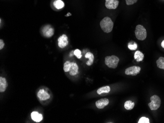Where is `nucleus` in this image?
<instances>
[{"label": "nucleus", "mask_w": 164, "mask_h": 123, "mask_svg": "<svg viewBox=\"0 0 164 123\" xmlns=\"http://www.w3.org/2000/svg\"><path fill=\"white\" fill-rule=\"evenodd\" d=\"M150 119L145 117H142L139 119L138 123H150Z\"/></svg>", "instance_id": "obj_22"}, {"label": "nucleus", "mask_w": 164, "mask_h": 123, "mask_svg": "<svg viewBox=\"0 0 164 123\" xmlns=\"http://www.w3.org/2000/svg\"><path fill=\"white\" fill-rule=\"evenodd\" d=\"M58 46L60 48H65L68 44V37L66 35H63L58 39Z\"/></svg>", "instance_id": "obj_7"}, {"label": "nucleus", "mask_w": 164, "mask_h": 123, "mask_svg": "<svg viewBox=\"0 0 164 123\" xmlns=\"http://www.w3.org/2000/svg\"><path fill=\"white\" fill-rule=\"evenodd\" d=\"M144 58V55L142 53L139 51H137L134 54V58L136 60L137 62H140L143 60Z\"/></svg>", "instance_id": "obj_15"}, {"label": "nucleus", "mask_w": 164, "mask_h": 123, "mask_svg": "<svg viewBox=\"0 0 164 123\" xmlns=\"http://www.w3.org/2000/svg\"><path fill=\"white\" fill-rule=\"evenodd\" d=\"M157 67L160 69L164 70V58L160 57L156 61Z\"/></svg>", "instance_id": "obj_19"}, {"label": "nucleus", "mask_w": 164, "mask_h": 123, "mask_svg": "<svg viewBox=\"0 0 164 123\" xmlns=\"http://www.w3.org/2000/svg\"><path fill=\"white\" fill-rule=\"evenodd\" d=\"M128 48L129 49L131 50H136L137 49V44L136 43L134 42L133 44H131V43H129L128 45Z\"/></svg>", "instance_id": "obj_23"}, {"label": "nucleus", "mask_w": 164, "mask_h": 123, "mask_svg": "<svg viewBox=\"0 0 164 123\" xmlns=\"http://www.w3.org/2000/svg\"><path fill=\"white\" fill-rule=\"evenodd\" d=\"M141 70L140 67L133 66L130 67L125 70V74L126 75L136 76L139 74Z\"/></svg>", "instance_id": "obj_6"}, {"label": "nucleus", "mask_w": 164, "mask_h": 123, "mask_svg": "<svg viewBox=\"0 0 164 123\" xmlns=\"http://www.w3.org/2000/svg\"><path fill=\"white\" fill-rule=\"evenodd\" d=\"M125 1H126L127 5L130 6V5H132V4L136 3L138 1V0H125Z\"/></svg>", "instance_id": "obj_24"}, {"label": "nucleus", "mask_w": 164, "mask_h": 123, "mask_svg": "<svg viewBox=\"0 0 164 123\" xmlns=\"http://www.w3.org/2000/svg\"><path fill=\"white\" fill-rule=\"evenodd\" d=\"M71 62L69 61H66L64 63V70L65 72H69L70 68H71Z\"/></svg>", "instance_id": "obj_20"}, {"label": "nucleus", "mask_w": 164, "mask_h": 123, "mask_svg": "<svg viewBox=\"0 0 164 123\" xmlns=\"http://www.w3.org/2000/svg\"><path fill=\"white\" fill-rule=\"evenodd\" d=\"M71 13H70V12H68V13H67V14L66 15V17H68V16H71Z\"/></svg>", "instance_id": "obj_27"}, {"label": "nucleus", "mask_w": 164, "mask_h": 123, "mask_svg": "<svg viewBox=\"0 0 164 123\" xmlns=\"http://www.w3.org/2000/svg\"><path fill=\"white\" fill-rule=\"evenodd\" d=\"M109 104V101L108 99H101L96 101L95 105L97 108L98 109H103L105 106H108Z\"/></svg>", "instance_id": "obj_10"}, {"label": "nucleus", "mask_w": 164, "mask_h": 123, "mask_svg": "<svg viewBox=\"0 0 164 123\" xmlns=\"http://www.w3.org/2000/svg\"><path fill=\"white\" fill-rule=\"evenodd\" d=\"M135 106V103L131 101H127L124 103V108L126 110H132Z\"/></svg>", "instance_id": "obj_17"}, {"label": "nucleus", "mask_w": 164, "mask_h": 123, "mask_svg": "<svg viewBox=\"0 0 164 123\" xmlns=\"http://www.w3.org/2000/svg\"><path fill=\"white\" fill-rule=\"evenodd\" d=\"M110 90V87L109 86H105L99 88L97 91V93L98 95H101L103 93H109Z\"/></svg>", "instance_id": "obj_16"}, {"label": "nucleus", "mask_w": 164, "mask_h": 123, "mask_svg": "<svg viewBox=\"0 0 164 123\" xmlns=\"http://www.w3.org/2000/svg\"><path fill=\"white\" fill-rule=\"evenodd\" d=\"M7 86L8 84L6 78L0 77V92H4L7 88Z\"/></svg>", "instance_id": "obj_13"}, {"label": "nucleus", "mask_w": 164, "mask_h": 123, "mask_svg": "<svg viewBox=\"0 0 164 123\" xmlns=\"http://www.w3.org/2000/svg\"><path fill=\"white\" fill-rule=\"evenodd\" d=\"M4 43L2 39H0V50H2L4 47Z\"/></svg>", "instance_id": "obj_25"}, {"label": "nucleus", "mask_w": 164, "mask_h": 123, "mask_svg": "<svg viewBox=\"0 0 164 123\" xmlns=\"http://www.w3.org/2000/svg\"><path fill=\"white\" fill-rule=\"evenodd\" d=\"M42 32L45 37L50 38L54 35V29L51 25H46L42 29Z\"/></svg>", "instance_id": "obj_5"}, {"label": "nucleus", "mask_w": 164, "mask_h": 123, "mask_svg": "<svg viewBox=\"0 0 164 123\" xmlns=\"http://www.w3.org/2000/svg\"><path fill=\"white\" fill-rule=\"evenodd\" d=\"M151 102L148 104V106L151 110H156L161 106V99L158 96L153 95L150 98Z\"/></svg>", "instance_id": "obj_4"}, {"label": "nucleus", "mask_w": 164, "mask_h": 123, "mask_svg": "<svg viewBox=\"0 0 164 123\" xmlns=\"http://www.w3.org/2000/svg\"><path fill=\"white\" fill-rule=\"evenodd\" d=\"M74 55L77 57V58L80 59L81 58L82 55L81 51L80 50L76 49L74 51Z\"/></svg>", "instance_id": "obj_21"}, {"label": "nucleus", "mask_w": 164, "mask_h": 123, "mask_svg": "<svg viewBox=\"0 0 164 123\" xmlns=\"http://www.w3.org/2000/svg\"><path fill=\"white\" fill-rule=\"evenodd\" d=\"M135 33L137 38L139 40H144L147 38V31L142 25H138L137 26Z\"/></svg>", "instance_id": "obj_3"}, {"label": "nucleus", "mask_w": 164, "mask_h": 123, "mask_svg": "<svg viewBox=\"0 0 164 123\" xmlns=\"http://www.w3.org/2000/svg\"><path fill=\"white\" fill-rule=\"evenodd\" d=\"M38 98L41 101H44L48 100L50 98V95L44 89H40L38 92Z\"/></svg>", "instance_id": "obj_9"}, {"label": "nucleus", "mask_w": 164, "mask_h": 123, "mask_svg": "<svg viewBox=\"0 0 164 123\" xmlns=\"http://www.w3.org/2000/svg\"><path fill=\"white\" fill-rule=\"evenodd\" d=\"M31 118L33 121L40 122L43 119V116L41 114H40L38 112L33 111L31 113Z\"/></svg>", "instance_id": "obj_12"}, {"label": "nucleus", "mask_w": 164, "mask_h": 123, "mask_svg": "<svg viewBox=\"0 0 164 123\" xmlns=\"http://www.w3.org/2000/svg\"><path fill=\"white\" fill-rule=\"evenodd\" d=\"M161 46L163 48H164V40H163L162 42Z\"/></svg>", "instance_id": "obj_26"}, {"label": "nucleus", "mask_w": 164, "mask_h": 123, "mask_svg": "<svg viewBox=\"0 0 164 123\" xmlns=\"http://www.w3.org/2000/svg\"><path fill=\"white\" fill-rule=\"evenodd\" d=\"M79 67L75 62H71V68L69 72L70 75L74 76L78 73Z\"/></svg>", "instance_id": "obj_11"}, {"label": "nucleus", "mask_w": 164, "mask_h": 123, "mask_svg": "<svg viewBox=\"0 0 164 123\" xmlns=\"http://www.w3.org/2000/svg\"><path fill=\"white\" fill-rule=\"evenodd\" d=\"M119 59L116 55L107 56L105 58V63L109 68L115 69L118 66Z\"/></svg>", "instance_id": "obj_2"}, {"label": "nucleus", "mask_w": 164, "mask_h": 123, "mask_svg": "<svg viewBox=\"0 0 164 123\" xmlns=\"http://www.w3.org/2000/svg\"><path fill=\"white\" fill-rule=\"evenodd\" d=\"M54 6L56 8L58 9H63L64 6V4L61 0H57L54 3Z\"/></svg>", "instance_id": "obj_18"}, {"label": "nucleus", "mask_w": 164, "mask_h": 123, "mask_svg": "<svg viewBox=\"0 0 164 123\" xmlns=\"http://www.w3.org/2000/svg\"><path fill=\"white\" fill-rule=\"evenodd\" d=\"M85 58L89 59V60L86 62V64L88 66H91L93 63L94 58H95L93 54H92V53L87 52L85 55Z\"/></svg>", "instance_id": "obj_14"}, {"label": "nucleus", "mask_w": 164, "mask_h": 123, "mask_svg": "<svg viewBox=\"0 0 164 123\" xmlns=\"http://www.w3.org/2000/svg\"><path fill=\"white\" fill-rule=\"evenodd\" d=\"M105 6L109 9H115L118 7L119 1L118 0H105Z\"/></svg>", "instance_id": "obj_8"}, {"label": "nucleus", "mask_w": 164, "mask_h": 123, "mask_svg": "<svg viewBox=\"0 0 164 123\" xmlns=\"http://www.w3.org/2000/svg\"><path fill=\"white\" fill-rule=\"evenodd\" d=\"M100 25L101 29L106 33H110L113 29V22L109 17H105L103 18L100 22Z\"/></svg>", "instance_id": "obj_1"}]
</instances>
